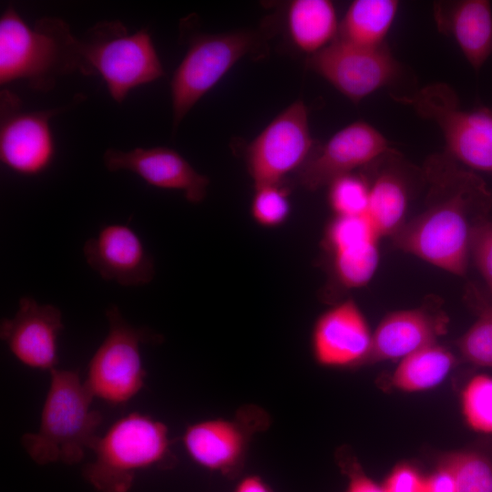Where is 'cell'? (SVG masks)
I'll return each mask as SVG.
<instances>
[{
  "instance_id": "6da1fadb",
  "label": "cell",
  "mask_w": 492,
  "mask_h": 492,
  "mask_svg": "<svg viewBox=\"0 0 492 492\" xmlns=\"http://www.w3.org/2000/svg\"><path fill=\"white\" fill-rule=\"evenodd\" d=\"M425 210L392 236L402 251L455 275H464L474 227L486 220L492 197L485 182L445 153L431 157Z\"/></svg>"
},
{
  "instance_id": "7a4b0ae2",
  "label": "cell",
  "mask_w": 492,
  "mask_h": 492,
  "mask_svg": "<svg viewBox=\"0 0 492 492\" xmlns=\"http://www.w3.org/2000/svg\"><path fill=\"white\" fill-rule=\"evenodd\" d=\"M87 76L79 39L57 17H42L29 26L12 6L0 17V85L24 79L31 88L48 91L58 77Z\"/></svg>"
},
{
  "instance_id": "3957f363",
  "label": "cell",
  "mask_w": 492,
  "mask_h": 492,
  "mask_svg": "<svg viewBox=\"0 0 492 492\" xmlns=\"http://www.w3.org/2000/svg\"><path fill=\"white\" fill-rule=\"evenodd\" d=\"M50 376L39 429L23 436L22 445L39 465H73L82 460L86 450H93L102 416L91 410L94 396L77 372L54 368Z\"/></svg>"
},
{
  "instance_id": "277c9868",
  "label": "cell",
  "mask_w": 492,
  "mask_h": 492,
  "mask_svg": "<svg viewBox=\"0 0 492 492\" xmlns=\"http://www.w3.org/2000/svg\"><path fill=\"white\" fill-rule=\"evenodd\" d=\"M87 76L98 75L111 97L121 103L128 92L165 75L146 28L129 34L118 20L101 21L79 38Z\"/></svg>"
},
{
  "instance_id": "5b68a950",
  "label": "cell",
  "mask_w": 492,
  "mask_h": 492,
  "mask_svg": "<svg viewBox=\"0 0 492 492\" xmlns=\"http://www.w3.org/2000/svg\"><path fill=\"white\" fill-rule=\"evenodd\" d=\"M93 451L96 458L85 466V478L98 492H128L138 471L158 466L169 456L168 428L132 413L99 437Z\"/></svg>"
},
{
  "instance_id": "8992f818",
  "label": "cell",
  "mask_w": 492,
  "mask_h": 492,
  "mask_svg": "<svg viewBox=\"0 0 492 492\" xmlns=\"http://www.w3.org/2000/svg\"><path fill=\"white\" fill-rule=\"evenodd\" d=\"M392 98L438 127L445 140V154L455 162L492 173L491 108H463L455 90L439 82L409 95H393Z\"/></svg>"
},
{
  "instance_id": "52a82bcc",
  "label": "cell",
  "mask_w": 492,
  "mask_h": 492,
  "mask_svg": "<svg viewBox=\"0 0 492 492\" xmlns=\"http://www.w3.org/2000/svg\"><path fill=\"white\" fill-rule=\"evenodd\" d=\"M259 46V35L249 30L193 36L170 81L173 128L238 61Z\"/></svg>"
},
{
  "instance_id": "ba28073f",
  "label": "cell",
  "mask_w": 492,
  "mask_h": 492,
  "mask_svg": "<svg viewBox=\"0 0 492 492\" xmlns=\"http://www.w3.org/2000/svg\"><path fill=\"white\" fill-rule=\"evenodd\" d=\"M108 333L93 354L84 382L94 397L122 404L143 387L146 371L140 346L158 341L149 330L128 323L117 305L106 310Z\"/></svg>"
},
{
  "instance_id": "9c48e42d",
  "label": "cell",
  "mask_w": 492,
  "mask_h": 492,
  "mask_svg": "<svg viewBox=\"0 0 492 492\" xmlns=\"http://www.w3.org/2000/svg\"><path fill=\"white\" fill-rule=\"evenodd\" d=\"M308 109L296 100L280 112L247 146L245 159L254 187L279 184L311 156Z\"/></svg>"
},
{
  "instance_id": "30bf717a",
  "label": "cell",
  "mask_w": 492,
  "mask_h": 492,
  "mask_svg": "<svg viewBox=\"0 0 492 492\" xmlns=\"http://www.w3.org/2000/svg\"><path fill=\"white\" fill-rule=\"evenodd\" d=\"M309 67L354 103L392 84L400 65L385 45L367 47L336 38L310 56Z\"/></svg>"
},
{
  "instance_id": "8fae6325",
  "label": "cell",
  "mask_w": 492,
  "mask_h": 492,
  "mask_svg": "<svg viewBox=\"0 0 492 492\" xmlns=\"http://www.w3.org/2000/svg\"><path fill=\"white\" fill-rule=\"evenodd\" d=\"M68 107L43 111L22 110L19 97L0 93V159L12 171L35 176L45 171L55 156L50 118Z\"/></svg>"
},
{
  "instance_id": "7c38bea8",
  "label": "cell",
  "mask_w": 492,
  "mask_h": 492,
  "mask_svg": "<svg viewBox=\"0 0 492 492\" xmlns=\"http://www.w3.org/2000/svg\"><path fill=\"white\" fill-rule=\"evenodd\" d=\"M393 150L389 141L365 121H354L334 133L300 169V181L309 190L375 163Z\"/></svg>"
},
{
  "instance_id": "4fadbf2b",
  "label": "cell",
  "mask_w": 492,
  "mask_h": 492,
  "mask_svg": "<svg viewBox=\"0 0 492 492\" xmlns=\"http://www.w3.org/2000/svg\"><path fill=\"white\" fill-rule=\"evenodd\" d=\"M103 160L109 171L128 170L152 187L179 190L193 204L202 202L208 193L209 178L173 149L135 148L128 151L108 149Z\"/></svg>"
},
{
  "instance_id": "5bb4252c",
  "label": "cell",
  "mask_w": 492,
  "mask_h": 492,
  "mask_svg": "<svg viewBox=\"0 0 492 492\" xmlns=\"http://www.w3.org/2000/svg\"><path fill=\"white\" fill-rule=\"evenodd\" d=\"M63 327L62 313L56 306L24 296L15 314L2 320L0 335L22 364L51 371L58 361L57 342Z\"/></svg>"
},
{
  "instance_id": "9a60e30c",
  "label": "cell",
  "mask_w": 492,
  "mask_h": 492,
  "mask_svg": "<svg viewBox=\"0 0 492 492\" xmlns=\"http://www.w3.org/2000/svg\"><path fill=\"white\" fill-rule=\"evenodd\" d=\"M373 333L357 304L347 300L324 312L312 333L316 362L326 367L347 368L366 364Z\"/></svg>"
},
{
  "instance_id": "2e32d148",
  "label": "cell",
  "mask_w": 492,
  "mask_h": 492,
  "mask_svg": "<svg viewBox=\"0 0 492 492\" xmlns=\"http://www.w3.org/2000/svg\"><path fill=\"white\" fill-rule=\"evenodd\" d=\"M83 254L102 279L122 286H141L155 275L152 257L137 232L125 224L105 225L86 241Z\"/></svg>"
},
{
  "instance_id": "e0dca14e",
  "label": "cell",
  "mask_w": 492,
  "mask_h": 492,
  "mask_svg": "<svg viewBox=\"0 0 492 492\" xmlns=\"http://www.w3.org/2000/svg\"><path fill=\"white\" fill-rule=\"evenodd\" d=\"M448 322L444 312L426 306L388 313L373 333L366 364L401 360L436 343L446 333Z\"/></svg>"
},
{
  "instance_id": "ac0fdd59",
  "label": "cell",
  "mask_w": 492,
  "mask_h": 492,
  "mask_svg": "<svg viewBox=\"0 0 492 492\" xmlns=\"http://www.w3.org/2000/svg\"><path fill=\"white\" fill-rule=\"evenodd\" d=\"M439 32L451 37L475 70L492 55V7L487 0L438 1L433 7Z\"/></svg>"
},
{
  "instance_id": "d6986e66",
  "label": "cell",
  "mask_w": 492,
  "mask_h": 492,
  "mask_svg": "<svg viewBox=\"0 0 492 492\" xmlns=\"http://www.w3.org/2000/svg\"><path fill=\"white\" fill-rule=\"evenodd\" d=\"M183 445L191 459L200 466L223 475L233 473L243 458L246 436L238 423L210 419L189 426Z\"/></svg>"
},
{
  "instance_id": "ffe728a7",
  "label": "cell",
  "mask_w": 492,
  "mask_h": 492,
  "mask_svg": "<svg viewBox=\"0 0 492 492\" xmlns=\"http://www.w3.org/2000/svg\"><path fill=\"white\" fill-rule=\"evenodd\" d=\"M397 153L386 155V166L369 182L366 216L381 237L394 236L405 224L409 192L405 177L396 167Z\"/></svg>"
},
{
  "instance_id": "44dd1931",
  "label": "cell",
  "mask_w": 492,
  "mask_h": 492,
  "mask_svg": "<svg viewBox=\"0 0 492 492\" xmlns=\"http://www.w3.org/2000/svg\"><path fill=\"white\" fill-rule=\"evenodd\" d=\"M286 23L292 43L310 56L337 38L340 25L334 5L329 0L292 1Z\"/></svg>"
},
{
  "instance_id": "7402d4cb",
  "label": "cell",
  "mask_w": 492,
  "mask_h": 492,
  "mask_svg": "<svg viewBox=\"0 0 492 492\" xmlns=\"http://www.w3.org/2000/svg\"><path fill=\"white\" fill-rule=\"evenodd\" d=\"M455 354L435 343L400 360L387 386L405 393L427 391L438 386L456 364Z\"/></svg>"
},
{
  "instance_id": "603a6c76",
  "label": "cell",
  "mask_w": 492,
  "mask_h": 492,
  "mask_svg": "<svg viewBox=\"0 0 492 492\" xmlns=\"http://www.w3.org/2000/svg\"><path fill=\"white\" fill-rule=\"evenodd\" d=\"M395 0H355L340 22L337 38L367 47L385 45L384 39L397 14Z\"/></svg>"
},
{
  "instance_id": "cb8c5ba5",
  "label": "cell",
  "mask_w": 492,
  "mask_h": 492,
  "mask_svg": "<svg viewBox=\"0 0 492 492\" xmlns=\"http://www.w3.org/2000/svg\"><path fill=\"white\" fill-rule=\"evenodd\" d=\"M436 466L454 478L458 492H492V459L482 452L458 449L444 452Z\"/></svg>"
},
{
  "instance_id": "d4e9b609",
  "label": "cell",
  "mask_w": 492,
  "mask_h": 492,
  "mask_svg": "<svg viewBox=\"0 0 492 492\" xmlns=\"http://www.w3.org/2000/svg\"><path fill=\"white\" fill-rule=\"evenodd\" d=\"M379 239H369L331 249L334 272L347 288L368 283L379 264Z\"/></svg>"
},
{
  "instance_id": "484cf974",
  "label": "cell",
  "mask_w": 492,
  "mask_h": 492,
  "mask_svg": "<svg viewBox=\"0 0 492 492\" xmlns=\"http://www.w3.org/2000/svg\"><path fill=\"white\" fill-rule=\"evenodd\" d=\"M460 405L465 422L472 430L492 434V376H473L461 392Z\"/></svg>"
},
{
  "instance_id": "4316f807",
  "label": "cell",
  "mask_w": 492,
  "mask_h": 492,
  "mask_svg": "<svg viewBox=\"0 0 492 492\" xmlns=\"http://www.w3.org/2000/svg\"><path fill=\"white\" fill-rule=\"evenodd\" d=\"M477 318L458 339L461 357L479 367H492V303L477 307Z\"/></svg>"
},
{
  "instance_id": "83f0119b",
  "label": "cell",
  "mask_w": 492,
  "mask_h": 492,
  "mask_svg": "<svg viewBox=\"0 0 492 492\" xmlns=\"http://www.w3.org/2000/svg\"><path fill=\"white\" fill-rule=\"evenodd\" d=\"M328 200L335 216L366 215L369 182L350 173L335 179L329 185Z\"/></svg>"
},
{
  "instance_id": "f1b7e54d",
  "label": "cell",
  "mask_w": 492,
  "mask_h": 492,
  "mask_svg": "<svg viewBox=\"0 0 492 492\" xmlns=\"http://www.w3.org/2000/svg\"><path fill=\"white\" fill-rule=\"evenodd\" d=\"M251 212L253 220L265 228L282 225L291 212L288 191L279 184L254 187Z\"/></svg>"
},
{
  "instance_id": "f546056e",
  "label": "cell",
  "mask_w": 492,
  "mask_h": 492,
  "mask_svg": "<svg viewBox=\"0 0 492 492\" xmlns=\"http://www.w3.org/2000/svg\"><path fill=\"white\" fill-rule=\"evenodd\" d=\"M470 256L492 292V221L486 219L473 229L470 240Z\"/></svg>"
},
{
  "instance_id": "4dcf8cb0",
  "label": "cell",
  "mask_w": 492,
  "mask_h": 492,
  "mask_svg": "<svg viewBox=\"0 0 492 492\" xmlns=\"http://www.w3.org/2000/svg\"><path fill=\"white\" fill-rule=\"evenodd\" d=\"M337 460L342 472L347 477L345 492H384L382 486L367 476L358 460L349 451L343 449L338 451Z\"/></svg>"
},
{
  "instance_id": "1f68e13d",
  "label": "cell",
  "mask_w": 492,
  "mask_h": 492,
  "mask_svg": "<svg viewBox=\"0 0 492 492\" xmlns=\"http://www.w3.org/2000/svg\"><path fill=\"white\" fill-rule=\"evenodd\" d=\"M384 492H425V477L413 465L399 463L382 485Z\"/></svg>"
},
{
  "instance_id": "d6a6232c",
  "label": "cell",
  "mask_w": 492,
  "mask_h": 492,
  "mask_svg": "<svg viewBox=\"0 0 492 492\" xmlns=\"http://www.w3.org/2000/svg\"><path fill=\"white\" fill-rule=\"evenodd\" d=\"M425 492H458V489L452 476L436 466L434 472L425 477Z\"/></svg>"
},
{
  "instance_id": "836d02e7",
  "label": "cell",
  "mask_w": 492,
  "mask_h": 492,
  "mask_svg": "<svg viewBox=\"0 0 492 492\" xmlns=\"http://www.w3.org/2000/svg\"><path fill=\"white\" fill-rule=\"evenodd\" d=\"M233 492H272L268 485L258 476L242 478Z\"/></svg>"
}]
</instances>
